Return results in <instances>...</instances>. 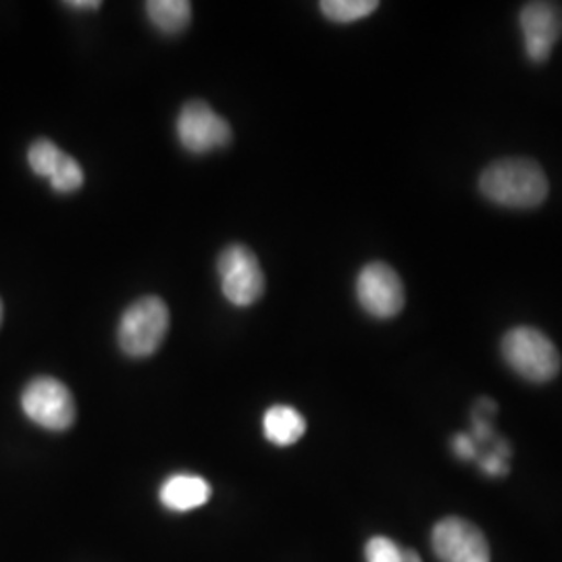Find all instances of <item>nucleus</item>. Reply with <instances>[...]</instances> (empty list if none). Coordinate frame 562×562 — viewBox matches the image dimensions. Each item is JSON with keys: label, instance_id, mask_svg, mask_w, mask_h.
I'll return each mask as SVG.
<instances>
[{"label": "nucleus", "instance_id": "obj_15", "mask_svg": "<svg viewBox=\"0 0 562 562\" xmlns=\"http://www.w3.org/2000/svg\"><path fill=\"white\" fill-rule=\"evenodd\" d=\"M48 181L60 194L76 192V190H80L81 183H83V169H81L80 162L67 155L60 162L59 169L55 171V176Z\"/></svg>", "mask_w": 562, "mask_h": 562}, {"label": "nucleus", "instance_id": "obj_5", "mask_svg": "<svg viewBox=\"0 0 562 562\" xmlns=\"http://www.w3.org/2000/svg\"><path fill=\"white\" fill-rule=\"evenodd\" d=\"M220 280H222L223 296L234 306H250L261 301L265 292V276H262L259 259L255 252L241 244L225 248L220 257Z\"/></svg>", "mask_w": 562, "mask_h": 562}, {"label": "nucleus", "instance_id": "obj_11", "mask_svg": "<svg viewBox=\"0 0 562 562\" xmlns=\"http://www.w3.org/2000/svg\"><path fill=\"white\" fill-rule=\"evenodd\" d=\"M262 429H265V438L269 442L276 443V446H292L304 436L306 422L296 408L278 404L265 413Z\"/></svg>", "mask_w": 562, "mask_h": 562}, {"label": "nucleus", "instance_id": "obj_19", "mask_svg": "<svg viewBox=\"0 0 562 562\" xmlns=\"http://www.w3.org/2000/svg\"><path fill=\"white\" fill-rule=\"evenodd\" d=\"M402 562H423L422 557L415 550H404L402 552Z\"/></svg>", "mask_w": 562, "mask_h": 562}, {"label": "nucleus", "instance_id": "obj_13", "mask_svg": "<svg viewBox=\"0 0 562 562\" xmlns=\"http://www.w3.org/2000/svg\"><path fill=\"white\" fill-rule=\"evenodd\" d=\"M322 13L334 23H355L364 20L380 7L378 0H323Z\"/></svg>", "mask_w": 562, "mask_h": 562}, {"label": "nucleus", "instance_id": "obj_4", "mask_svg": "<svg viewBox=\"0 0 562 562\" xmlns=\"http://www.w3.org/2000/svg\"><path fill=\"white\" fill-rule=\"evenodd\" d=\"M21 408L30 422L50 431H65L76 422V401L69 387L46 375L25 385Z\"/></svg>", "mask_w": 562, "mask_h": 562}, {"label": "nucleus", "instance_id": "obj_1", "mask_svg": "<svg viewBox=\"0 0 562 562\" xmlns=\"http://www.w3.org/2000/svg\"><path fill=\"white\" fill-rule=\"evenodd\" d=\"M480 192L498 206L536 209L548 199V178L531 159H501L483 169Z\"/></svg>", "mask_w": 562, "mask_h": 562}, {"label": "nucleus", "instance_id": "obj_14", "mask_svg": "<svg viewBox=\"0 0 562 562\" xmlns=\"http://www.w3.org/2000/svg\"><path fill=\"white\" fill-rule=\"evenodd\" d=\"M67 155L60 150L55 142L50 140H36L30 146L27 153V162L32 167V171L41 178L50 180L55 176V171L59 169L60 162Z\"/></svg>", "mask_w": 562, "mask_h": 562}, {"label": "nucleus", "instance_id": "obj_16", "mask_svg": "<svg viewBox=\"0 0 562 562\" xmlns=\"http://www.w3.org/2000/svg\"><path fill=\"white\" fill-rule=\"evenodd\" d=\"M401 546L392 542L390 538H371L364 548V559L367 562H402Z\"/></svg>", "mask_w": 562, "mask_h": 562}, {"label": "nucleus", "instance_id": "obj_18", "mask_svg": "<svg viewBox=\"0 0 562 562\" xmlns=\"http://www.w3.org/2000/svg\"><path fill=\"white\" fill-rule=\"evenodd\" d=\"M101 0H74V2H65V7L78 9V11H97L101 9Z\"/></svg>", "mask_w": 562, "mask_h": 562}, {"label": "nucleus", "instance_id": "obj_17", "mask_svg": "<svg viewBox=\"0 0 562 562\" xmlns=\"http://www.w3.org/2000/svg\"><path fill=\"white\" fill-rule=\"evenodd\" d=\"M452 450L461 461L477 459V443L469 434H459L452 438Z\"/></svg>", "mask_w": 562, "mask_h": 562}, {"label": "nucleus", "instance_id": "obj_2", "mask_svg": "<svg viewBox=\"0 0 562 562\" xmlns=\"http://www.w3.org/2000/svg\"><path fill=\"white\" fill-rule=\"evenodd\" d=\"M506 364L527 382H552L561 371V355L552 340L536 327H513L503 338Z\"/></svg>", "mask_w": 562, "mask_h": 562}, {"label": "nucleus", "instance_id": "obj_7", "mask_svg": "<svg viewBox=\"0 0 562 562\" xmlns=\"http://www.w3.org/2000/svg\"><path fill=\"white\" fill-rule=\"evenodd\" d=\"M357 299L371 317L392 319L404 306V285L390 265L371 262L359 273Z\"/></svg>", "mask_w": 562, "mask_h": 562}, {"label": "nucleus", "instance_id": "obj_8", "mask_svg": "<svg viewBox=\"0 0 562 562\" xmlns=\"http://www.w3.org/2000/svg\"><path fill=\"white\" fill-rule=\"evenodd\" d=\"M431 546L440 562H490V543L482 529L461 517L436 522Z\"/></svg>", "mask_w": 562, "mask_h": 562}, {"label": "nucleus", "instance_id": "obj_9", "mask_svg": "<svg viewBox=\"0 0 562 562\" xmlns=\"http://www.w3.org/2000/svg\"><path fill=\"white\" fill-rule=\"evenodd\" d=\"M525 53L533 63H543L562 36V9L554 2H529L519 13Z\"/></svg>", "mask_w": 562, "mask_h": 562}, {"label": "nucleus", "instance_id": "obj_10", "mask_svg": "<svg viewBox=\"0 0 562 562\" xmlns=\"http://www.w3.org/2000/svg\"><path fill=\"white\" fill-rule=\"evenodd\" d=\"M211 498V485L199 475H173L162 483L161 503L169 510H192Z\"/></svg>", "mask_w": 562, "mask_h": 562}, {"label": "nucleus", "instance_id": "obj_3", "mask_svg": "<svg viewBox=\"0 0 562 562\" xmlns=\"http://www.w3.org/2000/svg\"><path fill=\"white\" fill-rule=\"evenodd\" d=\"M169 329V308L157 296H146L130 304L121 315V350L132 359H146L161 348Z\"/></svg>", "mask_w": 562, "mask_h": 562}, {"label": "nucleus", "instance_id": "obj_12", "mask_svg": "<svg viewBox=\"0 0 562 562\" xmlns=\"http://www.w3.org/2000/svg\"><path fill=\"white\" fill-rule=\"evenodd\" d=\"M150 23L167 36L183 32L192 21V4L188 0H150L146 2Z\"/></svg>", "mask_w": 562, "mask_h": 562}, {"label": "nucleus", "instance_id": "obj_20", "mask_svg": "<svg viewBox=\"0 0 562 562\" xmlns=\"http://www.w3.org/2000/svg\"><path fill=\"white\" fill-rule=\"evenodd\" d=\"M0 323H2V302H0Z\"/></svg>", "mask_w": 562, "mask_h": 562}, {"label": "nucleus", "instance_id": "obj_6", "mask_svg": "<svg viewBox=\"0 0 562 562\" xmlns=\"http://www.w3.org/2000/svg\"><path fill=\"white\" fill-rule=\"evenodd\" d=\"M178 138L192 155H206L232 142L229 123L206 102H188L178 117Z\"/></svg>", "mask_w": 562, "mask_h": 562}]
</instances>
